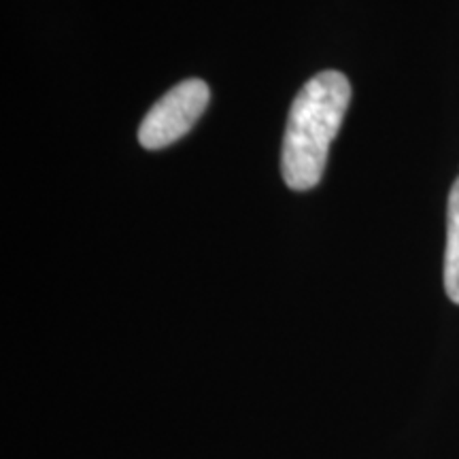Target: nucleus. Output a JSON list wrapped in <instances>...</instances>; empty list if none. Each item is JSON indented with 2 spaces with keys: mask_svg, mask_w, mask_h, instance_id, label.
Listing matches in <instances>:
<instances>
[{
  "mask_svg": "<svg viewBox=\"0 0 459 459\" xmlns=\"http://www.w3.org/2000/svg\"><path fill=\"white\" fill-rule=\"evenodd\" d=\"M349 102L351 85L338 71H324L302 85L291 102L283 136L281 172L287 187L307 192L321 181Z\"/></svg>",
  "mask_w": 459,
  "mask_h": 459,
  "instance_id": "nucleus-1",
  "label": "nucleus"
},
{
  "mask_svg": "<svg viewBox=\"0 0 459 459\" xmlns=\"http://www.w3.org/2000/svg\"><path fill=\"white\" fill-rule=\"evenodd\" d=\"M211 90L203 79H186L166 91L149 108L139 128V143L145 149H164L194 128L209 105Z\"/></svg>",
  "mask_w": 459,
  "mask_h": 459,
  "instance_id": "nucleus-2",
  "label": "nucleus"
},
{
  "mask_svg": "<svg viewBox=\"0 0 459 459\" xmlns=\"http://www.w3.org/2000/svg\"><path fill=\"white\" fill-rule=\"evenodd\" d=\"M445 290L459 304V177L449 194L446 211V251H445Z\"/></svg>",
  "mask_w": 459,
  "mask_h": 459,
  "instance_id": "nucleus-3",
  "label": "nucleus"
}]
</instances>
